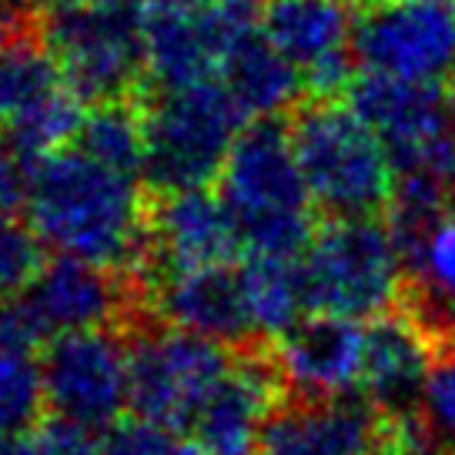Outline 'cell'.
<instances>
[{"label": "cell", "instance_id": "31", "mask_svg": "<svg viewBox=\"0 0 455 455\" xmlns=\"http://www.w3.org/2000/svg\"><path fill=\"white\" fill-rule=\"evenodd\" d=\"M28 188L30 164L0 134V218H17V212H28Z\"/></svg>", "mask_w": 455, "mask_h": 455}, {"label": "cell", "instance_id": "15", "mask_svg": "<svg viewBox=\"0 0 455 455\" xmlns=\"http://www.w3.org/2000/svg\"><path fill=\"white\" fill-rule=\"evenodd\" d=\"M291 395L278 362L261 345L238 348L214 392L204 398L188 435L204 455H258L268 419Z\"/></svg>", "mask_w": 455, "mask_h": 455}, {"label": "cell", "instance_id": "22", "mask_svg": "<svg viewBox=\"0 0 455 455\" xmlns=\"http://www.w3.org/2000/svg\"><path fill=\"white\" fill-rule=\"evenodd\" d=\"M68 87L57 57L37 30V17L0 37V128Z\"/></svg>", "mask_w": 455, "mask_h": 455}, {"label": "cell", "instance_id": "1", "mask_svg": "<svg viewBox=\"0 0 455 455\" xmlns=\"http://www.w3.org/2000/svg\"><path fill=\"white\" fill-rule=\"evenodd\" d=\"M151 191L144 181L104 168L81 148L30 164L28 218L47 248L134 278L148 258Z\"/></svg>", "mask_w": 455, "mask_h": 455}, {"label": "cell", "instance_id": "3", "mask_svg": "<svg viewBox=\"0 0 455 455\" xmlns=\"http://www.w3.org/2000/svg\"><path fill=\"white\" fill-rule=\"evenodd\" d=\"M288 131L315 212L325 218H382L388 212L398 171L348 100H301L288 114Z\"/></svg>", "mask_w": 455, "mask_h": 455}, {"label": "cell", "instance_id": "37", "mask_svg": "<svg viewBox=\"0 0 455 455\" xmlns=\"http://www.w3.org/2000/svg\"><path fill=\"white\" fill-rule=\"evenodd\" d=\"M445 100H449V114H452V124H455V81L445 87Z\"/></svg>", "mask_w": 455, "mask_h": 455}, {"label": "cell", "instance_id": "35", "mask_svg": "<svg viewBox=\"0 0 455 455\" xmlns=\"http://www.w3.org/2000/svg\"><path fill=\"white\" fill-rule=\"evenodd\" d=\"M221 4H231V7H238V11H248V14H258L265 0H221Z\"/></svg>", "mask_w": 455, "mask_h": 455}, {"label": "cell", "instance_id": "16", "mask_svg": "<svg viewBox=\"0 0 455 455\" xmlns=\"http://www.w3.org/2000/svg\"><path fill=\"white\" fill-rule=\"evenodd\" d=\"M439 341L409 308H392L362 325L358 395L371 402L385 422H415L419 398Z\"/></svg>", "mask_w": 455, "mask_h": 455}, {"label": "cell", "instance_id": "14", "mask_svg": "<svg viewBox=\"0 0 455 455\" xmlns=\"http://www.w3.org/2000/svg\"><path fill=\"white\" fill-rule=\"evenodd\" d=\"M258 28L299 68L312 98H345L358 74L355 17L345 0H265Z\"/></svg>", "mask_w": 455, "mask_h": 455}, {"label": "cell", "instance_id": "33", "mask_svg": "<svg viewBox=\"0 0 455 455\" xmlns=\"http://www.w3.org/2000/svg\"><path fill=\"white\" fill-rule=\"evenodd\" d=\"M34 17H37V14H34V11H28V7H20L17 0H0V37H7L11 30L30 24Z\"/></svg>", "mask_w": 455, "mask_h": 455}, {"label": "cell", "instance_id": "29", "mask_svg": "<svg viewBox=\"0 0 455 455\" xmlns=\"http://www.w3.org/2000/svg\"><path fill=\"white\" fill-rule=\"evenodd\" d=\"M34 452L37 455H108L104 452V432L71 419H41V426L34 428Z\"/></svg>", "mask_w": 455, "mask_h": 455}, {"label": "cell", "instance_id": "32", "mask_svg": "<svg viewBox=\"0 0 455 455\" xmlns=\"http://www.w3.org/2000/svg\"><path fill=\"white\" fill-rule=\"evenodd\" d=\"M371 455H445V452L428 442V435L422 432L419 419H415V422H388L385 439L379 442V449Z\"/></svg>", "mask_w": 455, "mask_h": 455}, {"label": "cell", "instance_id": "41", "mask_svg": "<svg viewBox=\"0 0 455 455\" xmlns=\"http://www.w3.org/2000/svg\"><path fill=\"white\" fill-rule=\"evenodd\" d=\"M452 208H455V185H452Z\"/></svg>", "mask_w": 455, "mask_h": 455}, {"label": "cell", "instance_id": "20", "mask_svg": "<svg viewBox=\"0 0 455 455\" xmlns=\"http://www.w3.org/2000/svg\"><path fill=\"white\" fill-rule=\"evenodd\" d=\"M218 77L251 121L284 117L301 104V94H308L299 68L265 37L258 24L238 34Z\"/></svg>", "mask_w": 455, "mask_h": 455}, {"label": "cell", "instance_id": "27", "mask_svg": "<svg viewBox=\"0 0 455 455\" xmlns=\"http://www.w3.org/2000/svg\"><path fill=\"white\" fill-rule=\"evenodd\" d=\"M47 244L30 225L0 218V299L24 295L47 265Z\"/></svg>", "mask_w": 455, "mask_h": 455}, {"label": "cell", "instance_id": "2", "mask_svg": "<svg viewBox=\"0 0 455 455\" xmlns=\"http://www.w3.org/2000/svg\"><path fill=\"white\" fill-rule=\"evenodd\" d=\"M218 195L242 228L248 255L301 258L318 231L288 117L248 121L221 168Z\"/></svg>", "mask_w": 455, "mask_h": 455}, {"label": "cell", "instance_id": "8", "mask_svg": "<svg viewBox=\"0 0 455 455\" xmlns=\"http://www.w3.org/2000/svg\"><path fill=\"white\" fill-rule=\"evenodd\" d=\"M345 100L379 134L398 174H432L455 185V124L445 87L358 71Z\"/></svg>", "mask_w": 455, "mask_h": 455}, {"label": "cell", "instance_id": "23", "mask_svg": "<svg viewBox=\"0 0 455 455\" xmlns=\"http://www.w3.org/2000/svg\"><path fill=\"white\" fill-rule=\"evenodd\" d=\"M242 278L261 339H282L284 331H291L312 315L301 258L248 255Z\"/></svg>", "mask_w": 455, "mask_h": 455}, {"label": "cell", "instance_id": "17", "mask_svg": "<svg viewBox=\"0 0 455 455\" xmlns=\"http://www.w3.org/2000/svg\"><path fill=\"white\" fill-rule=\"evenodd\" d=\"M144 308L161 325L221 341L228 348H251L261 339L244 295L242 268L235 265L161 278L144 288Z\"/></svg>", "mask_w": 455, "mask_h": 455}, {"label": "cell", "instance_id": "25", "mask_svg": "<svg viewBox=\"0 0 455 455\" xmlns=\"http://www.w3.org/2000/svg\"><path fill=\"white\" fill-rule=\"evenodd\" d=\"M47 409L44 371L34 355L0 352V435H24L41 426Z\"/></svg>", "mask_w": 455, "mask_h": 455}, {"label": "cell", "instance_id": "18", "mask_svg": "<svg viewBox=\"0 0 455 455\" xmlns=\"http://www.w3.org/2000/svg\"><path fill=\"white\" fill-rule=\"evenodd\" d=\"M385 432V415L362 395H288L261 432L258 455H371Z\"/></svg>", "mask_w": 455, "mask_h": 455}, {"label": "cell", "instance_id": "9", "mask_svg": "<svg viewBox=\"0 0 455 455\" xmlns=\"http://www.w3.org/2000/svg\"><path fill=\"white\" fill-rule=\"evenodd\" d=\"M352 54L358 71L442 84L455 71V4L375 0L358 7Z\"/></svg>", "mask_w": 455, "mask_h": 455}, {"label": "cell", "instance_id": "38", "mask_svg": "<svg viewBox=\"0 0 455 455\" xmlns=\"http://www.w3.org/2000/svg\"><path fill=\"white\" fill-rule=\"evenodd\" d=\"M144 4H188V0H144Z\"/></svg>", "mask_w": 455, "mask_h": 455}, {"label": "cell", "instance_id": "28", "mask_svg": "<svg viewBox=\"0 0 455 455\" xmlns=\"http://www.w3.org/2000/svg\"><path fill=\"white\" fill-rule=\"evenodd\" d=\"M104 452L108 455H204L191 435L178 428L157 426L148 419H121L117 426L104 432Z\"/></svg>", "mask_w": 455, "mask_h": 455}, {"label": "cell", "instance_id": "7", "mask_svg": "<svg viewBox=\"0 0 455 455\" xmlns=\"http://www.w3.org/2000/svg\"><path fill=\"white\" fill-rule=\"evenodd\" d=\"M128 341L134 415L188 435L198 409L228 375L238 348L168 328L155 318L128 328Z\"/></svg>", "mask_w": 455, "mask_h": 455}, {"label": "cell", "instance_id": "10", "mask_svg": "<svg viewBox=\"0 0 455 455\" xmlns=\"http://www.w3.org/2000/svg\"><path fill=\"white\" fill-rule=\"evenodd\" d=\"M47 409L108 432L131 409V341L124 328L60 335L41 358Z\"/></svg>", "mask_w": 455, "mask_h": 455}, {"label": "cell", "instance_id": "11", "mask_svg": "<svg viewBox=\"0 0 455 455\" xmlns=\"http://www.w3.org/2000/svg\"><path fill=\"white\" fill-rule=\"evenodd\" d=\"M255 17L221 0L144 4V94L218 77L231 44Z\"/></svg>", "mask_w": 455, "mask_h": 455}, {"label": "cell", "instance_id": "24", "mask_svg": "<svg viewBox=\"0 0 455 455\" xmlns=\"http://www.w3.org/2000/svg\"><path fill=\"white\" fill-rule=\"evenodd\" d=\"M74 148H81L87 157L100 161L104 168L144 181L148 138H144L141 98L108 100V104L91 108Z\"/></svg>", "mask_w": 455, "mask_h": 455}, {"label": "cell", "instance_id": "4", "mask_svg": "<svg viewBox=\"0 0 455 455\" xmlns=\"http://www.w3.org/2000/svg\"><path fill=\"white\" fill-rule=\"evenodd\" d=\"M141 108L148 138L144 185L151 195L218 185L231 148L251 121L221 77L174 91H148Z\"/></svg>", "mask_w": 455, "mask_h": 455}, {"label": "cell", "instance_id": "21", "mask_svg": "<svg viewBox=\"0 0 455 455\" xmlns=\"http://www.w3.org/2000/svg\"><path fill=\"white\" fill-rule=\"evenodd\" d=\"M405 295L402 308L426 325L439 341L455 339V208L402 251Z\"/></svg>", "mask_w": 455, "mask_h": 455}, {"label": "cell", "instance_id": "40", "mask_svg": "<svg viewBox=\"0 0 455 455\" xmlns=\"http://www.w3.org/2000/svg\"><path fill=\"white\" fill-rule=\"evenodd\" d=\"M365 4H375V0H358V7H365ZM449 4H455V0H449Z\"/></svg>", "mask_w": 455, "mask_h": 455}, {"label": "cell", "instance_id": "19", "mask_svg": "<svg viewBox=\"0 0 455 455\" xmlns=\"http://www.w3.org/2000/svg\"><path fill=\"white\" fill-rule=\"evenodd\" d=\"M275 362L288 392L299 398L358 395L362 325L331 315H308L275 339Z\"/></svg>", "mask_w": 455, "mask_h": 455}, {"label": "cell", "instance_id": "36", "mask_svg": "<svg viewBox=\"0 0 455 455\" xmlns=\"http://www.w3.org/2000/svg\"><path fill=\"white\" fill-rule=\"evenodd\" d=\"M54 7H77V4H100V0H47Z\"/></svg>", "mask_w": 455, "mask_h": 455}, {"label": "cell", "instance_id": "39", "mask_svg": "<svg viewBox=\"0 0 455 455\" xmlns=\"http://www.w3.org/2000/svg\"><path fill=\"white\" fill-rule=\"evenodd\" d=\"M17 4H20V7H28V11H34V7H37V0H17Z\"/></svg>", "mask_w": 455, "mask_h": 455}, {"label": "cell", "instance_id": "5", "mask_svg": "<svg viewBox=\"0 0 455 455\" xmlns=\"http://www.w3.org/2000/svg\"><path fill=\"white\" fill-rule=\"evenodd\" d=\"M37 30L87 108L144 94V0L47 4L37 14Z\"/></svg>", "mask_w": 455, "mask_h": 455}, {"label": "cell", "instance_id": "13", "mask_svg": "<svg viewBox=\"0 0 455 455\" xmlns=\"http://www.w3.org/2000/svg\"><path fill=\"white\" fill-rule=\"evenodd\" d=\"M20 299L28 301L30 315L47 335V345L60 335L94 331V328L128 331L134 318L148 315L134 278L64 255L47 261Z\"/></svg>", "mask_w": 455, "mask_h": 455}, {"label": "cell", "instance_id": "6", "mask_svg": "<svg viewBox=\"0 0 455 455\" xmlns=\"http://www.w3.org/2000/svg\"><path fill=\"white\" fill-rule=\"evenodd\" d=\"M312 315L371 322L398 308L405 265L382 218H325L301 255Z\"/></svg>", "mask_w": 455, "mask_h": 455}, {"label": "cell", "instance_id": "30", "mask_svg": "<svg viewBox=\"0 0 455 455\" xmlns=\"http://www.w3.org/2000/svg\"><path fill=\"white\" fill-rule=\"evenodd\" d=\"M41 345H47V335L41 331L37 318L30 315L28 301L0 299V352L11 355H34Z\"/></svg>", "mask_w": 455, "mask_h": 455}, {"label": "cell", "instance_id": "26", "mask_svg": "<svg viewBox=\"0 0 455 455\" xmlns=\"http://www.w3.org/2000/svg\"><path fill=\"white\" fill-rule=\"evenodd\" d=\"M419 426L435 449L455 455V339L442 341L435 348L426 388L419 398Z\"/></svg>", "mask_w": 455, "mask_h": 455}, {"label": "cell", "instance_id": "34", "mask_svg": "<svg viewBox=\"0 0 455 455\" xmlns=\"http://www.w3.org/2000/svg\"><path fill=\"white\" fill-rule=\"evenodd\" d=\"M0 455H37L34 442L24 435H0Z\"/></svg>", "mask_w": 455, "mask_h": 455}, {"label": "cell", "instance_id": "12", "mask_svg": "<svg viewBox=\"0 0 455 455\" xmlns=\"http://www.w3.org/2000/svg\"><path fill=\"white\" fill-rule=\"evenodd\" d=\"M244 251L242 228L218 191L191 188L174 195H151L148 212V258L138 288L198 268L235 265Z\"/></svg>", "mask_w": 455, "mask_h": 455}]
</instances>
